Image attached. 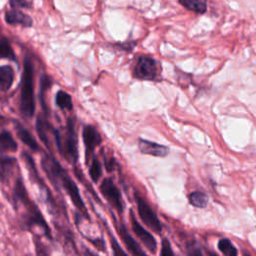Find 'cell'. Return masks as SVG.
<instances>
[{
  "label": "cell",
  "instance_id": "cell-24",
  "mask_svg": "<svg viewBox=\"0 0 256 256\" xmlns=\"http://www.w3.org/2000/svg\"><path fill=\"white\" fill-rule=\"evenodd\" d=\"M89 175L93 182H98L99 178L102 175V165L100 161L97 158H93L91 161V164L89 166Z\"/></svg>",
  "mask_w": 256,
  "mask_h": 256
},
{
  "label": "cell",
  "instance_id": "cell-28",
  "mask_svg": "<svg viewBox=\"0 0 256 256\" xmlns=\"http://www.w3.org/2000/svg\"><path fill=\"white\" fill-rule=\"evenodd\" d=\"M10 5L12 8H30V6L32 5L31 2H27V1H19V0H15V1H10Z\"/></svg>",
  "mask_w": 256,
  "mask_h": 256
},
{
  "label": "cell",
  "instance_id": "cell-18",
  "mask_svg": "<svg viewBox=\"0 0 256 256\" xmlns=\"http://www.w3.org/2000/svg\"><path fill=\"white\" fill-rule=\"evenodd\" d=\"M52 85V79L50 78L49 75L47 74H42L41 78H40V94H39V99H40V103L42 105V108L44 110L45 113H47V104L45 101L46 98V93L49 91V89L51 88Z\"/></svg>",
  "mask_w": 256,
  "mask_h": 256
},
{
  "label": "cell",
  "instance_id": "cell-16",
  "mask_svg": "<svg viewBox=\"0 0 256 256\" xmlns=\"http://www.w3.org/2000/svg\"><path fill=\"white\" fill-rule=\"evenodd\" d=\"M17 162L13 157H0V180L6 181L12 174Z\"/></svg>",
  "mask_w": 256,
  "mask_h": 256
},
{
  "label": "cell",
  "instance_id": "cell-17",
  "mask_svg": "<svg viewBox=\"0 0 256 256\" xmlns=\"http://www.w3.org/2000/svg\"><path fill=\"white\" fill-rule=\"evenodd\" d=\"M18 149V145L13 136L8 131L0 133V153L15 152Z\"/></svg>",
  "mask_w": 256,
  "mask_h": 256
},
{
  "label": "cell",
  "instance_id": "cell-30",
  "mask_svg": "<svg viewBox=\"0 0 256 256\" xmlns=\"http://www.w3.org/2000/svg\"><path fill=\"white\" fill-rule=\"evenodd\" d=\"M207 254H208V256H219V255H217L215 252H213V251H207Z\"/></svg>",
  "mask_w": 256,
  "mask_h": 256
},
{
  "label": "cell",
  "instance_id": "cell-26",
  "mask_svg": "<svg viewBox=\"0 0 256 256\" xmlns=\"http://www.w3.org/2000/svg\"><path fill=\"white\" fill-rule=\"evenodd\" d=\"M186 254L187 256H203L201 249L195 242H188L186 244Z\"/></svg>",
  "mask_w": 256,
  "mask_h": 256
},
{
  "label": "cell",
  "instance_id": "cell-4",
  "mask_svg": "<svg viewBox=\"0 0 256 256\" xmlns=\"http://www.w3.org/2000/svg\"><path fill=\"white\" fill-rule=\"evenodd\" d=\"M20 112L23 116L31 118L35 111L34 100V67L29 57L23 60V73L20 91Z\"/></svg>",
  "mask_w": 256,
  "mask_h": 256
},
{
  "label": "cell",
  "instance_id": "cell-7",
  "mask_svg": "<svg viewBox=\"0 0 256 256\" xmlns=\"http://www.w3.org/2000/svg\"><path fill=\"white\" fill-rule=\"evenodd\" d=\"M99 190L103 197L108 201L112 208H114L119 214H122L124 210V202L122 199V195L118 187L115 185L111 178H105L100 186Z\"/></svg>",
  "mask_w": 256,
  "mask_h": 256
},
{
  "label": "cell",
  "instance_id": "cell-14",
  "mask_svg": "<svg viewBox=\"0 0 256 256\" xmlns=\"http://www.w3.org/2000/svg\"><path fill=\"white\" fill-rule=\"evenodd\" d=\"M36 130L41 141L49 148L50 147L49 135L51 132L53 133L54 128L50 125V123L46 119H44L42 116L39 115L36 120Z\"/></svg>",
  "mask_w": 256,
  "mask_h": 256
},
{
  "label": "cell",
  "instance_id": "cell-23",
  "mask_svg": "<svg viewBox=\"0 0 256 256\" xmlns=\"http://www.w3.org/2000/svg\"><path fill=\"white\" fill-rule=\"evenodd\" d=\"M218 249L225 256H237L238 251L232 242L227 238H222L218 241Z\"/></svg>",
  "mask_w": 256,
  "mask_h": 256
},
{
  "label": "cell",
  "instance_id": "cell-11",
  "mask_svg": "<svg viewBox=\"0 0 256 256\" xmlns=\"http://www.w3.org/2000/svg\"><path fill=\"white\" fill-rule=\"evenodd\" d=\"M138 147L141 153L156 156V157H164L169 153L168 147L155 142L144 140V139H139Z\"/></svg>",
  "mask_w": 256,
  "mask_h": 256
},
{
  "label": "cell",
  "instance_id": "cell-13",
  "mask_svg": "<svg viewBox=\"0 0 256 256\" xmlns=\"http://www.w3.org/2000/svg\"><path fill=\"white\" fill-rule=\"evenodd\" d=\"M15 130L17 133L18 138L32 151H39L40 147L37 143V141L35 140V138L32 136V134L23 126L21 125L19 122L15 123Z\"/></svg>",
  "mask_w": 256,
  "mask_h": 256
},
{
  "label": "cell",
  "instance_id": "cell-31",
  "mask_svg": "<svg viewBox=\"0 0 256 256\" xmlns=\"http://www.w3.org/2000/svg\"><path fill=\"white\" fill-rule=\"evenodd\" d=\"M86 256H97V255H95L94 253H92V252L89 251V250H86Z\"/></svg>",
  "mask_w": 256,
  "mask_h": 256
},
{
  "label": "cell",
  "instance_id": "cell-32",
  "mask_svg": "<svg viewBox=\"0 0 256 256\" xmlns=\"http://www.w3.org/2000/svg\"><path fill=\"white\" fill-rule=\"evenodd\" d=\"M243 256H251V255H249V254H247V253H246V254H245V255H243Z\"/></svg>",
  "mask_w": 256,
  "mask_h": 256
},
{
  "label": "cell",
  "instance_id": "cell-22",
  "mask_svg": "<svg viewBox=\"0 0 256 256\" xmlns=\"http://www.w3.org/2000/svg\"><path fill=\"white\" fill-rule=\"evenodd\" d=\"M179 4L184 6L186 9L194 11L196 13H204L207 9V4L204 1H194V0H181L179 1Z\"/></svg>",
  "mask_w": 256,
  "mask_h": 256
},
{
  "label": "cell",
  "instance_id": "cell-29",
  "mask_svg": "<svg viewBox=\"0 0 256 256\" xmlns=\"http://www.w3.org/2000/svg\"><path fill=\"white\" fill-rule=\"evenodd\" d=\"M104 163H105V167H106V170L111 172L114 170L115 168V160L113 158L111 159H107V157L104 156Z\"/></svg>",
  "mask_w": 256,
  "mask_h": 256
},
{
  "label": "cell",
  "instance_id": "cell-25",
  "mask_svg": "<svg viewBox=\"0 0 256 256\" xmlns=\"http://www.w3.org/2000/svg\"><path fill=\"white\" fill-rule=\"evenodd\" d=\"M108 234H109V239H110V244H111V249H112V254L113 256H129L122 248L121 246L118 244L117 240L115 239V237L111 234V232L107 229Z\"/></svg>",
  "mask_w": 256,
  "mask_h": 256
},
{
  "label": "cell",
  "instance_id": "cell-15",
  "mask_svg": "<svg viewBox=\"0 0 256 256\" xmlns=\"http://www.w3.org/2000/svg\"><path fill=\"white\" fill-rule=\"evenodd\" d=\"M14 77V69L10 65L0 66V91L9 90L13 84Z\"/></svg>",
  "mask_w": 256,
  "mask_h": 256
},
{
  "label": "cell",
  "instance_id": "cell-2",
  "mask_svg": "<svg viewBox=\"0 0 256 256\" xmlns=\"http://www.w3.org/2000/svg\"><path fill=\"white\" fill-rule=\"evenodd\" d=\"M13 198L16 202V205L21 203L25 208V213L23 216L25 224L30 227H33V226L40 227L43 230L44 234L47 237L51 238V232H50L49 226L47 225L44 217L42 216L41 212L38 210L37 206L29 199L26 188L21 178H18L15 182V186L13 190Z\"/></svg>",
  "mask_w": 256,
  "mask_h": 256
},
{
  "label": "cell",
  "instance_id": "cell-21",
  "mask_svg": "<svg viewBox=\"0 0 256 256\" xmlns=\"http://www.w3.org/2000/svg\"><path fill=\"white\" fill-rule=\"evenodd\" d=\"M189 202L192 206L197 208H204L208 203V196L200 191L192 192L188 195Z\"/></svg>",
  "mask_w": 256,
  "mask_h": 256
},
{
  "label": "cell",
  "instance_id": "cell-10",
  "mask_svg": "<svg viewBox=\"0 0 256 256\" xmlns=\"http://www.w3.org/2000/svg\"><path fill=\"white\" fill-rule=\"evenodd\" d=\"M112 218L116 227V230L118 232V235L120 237V239L122 240V242L124 243L126 249L128 250V252H130L132 254V256H148L140 247V245L136 242V240L131 236V234L129 233V231L127 230L126 226L123 223H118L115 219L114 214H112Z\"/></svg>",
  "mask_w": 256,
  "mask_h": 256
},
{
  "label": "cell",
  "instance_id": "cell-27",
  "mask_svg": "<svg viewBox=\"0 0 256 256\" xmlns=\"http://www.w3.org/2000/svg\"><path fill=\"white\" fill-rule=\"evenodd\" d=\"M160 256H175L174 252L171 248L170 242L168 239L164 238L161 242V249H160Z\"/></svg>",
  "mask_w": 256,
  "mask_h": 256
},
{
  "label": "cell",
  "instance_id": "cell-20",
  "mask_svg": "<svg viewBox=\"0 0 256 256\" xmlns=\"http://www.w3.org/2000/svg\"><path fill=\"white\" fill-rule=\"evenodd\" d=\"M0 59H9L14 62L17 61L14 50L7 38L0 40Z\"/></svg>",
  "mask_w": 256,
  "mask_h": 256
},
{
  "label": "cell",
  "instance_id": "cell-6",
  "mask_svg": "<svg viewBox=\"0 0 256 256\" xmlns=\"http://www.w3.org/2000/svg\"><path fill=\"white\" fill-rule=\"evenodd\" d=\"M134 199L137 205V210H138V214L141 221L147 227H149L152 231L158 234L161 233L162 231L161 222L157 214L155 213V211L149 205V203L138 192H134Z\"/></svg>",
  "mask_w": 256,
  "mask_h": 256
},
{
  "label": "cell",
  "instance_id": "cell-5",
  "mask_svg": "<svg viewBox=\"0 0 256 256\" xmlns=\"http://www.w3.org/2000/svg\"><path fill=\"white\" fill-rule=\"evenodd\" d=\"M161 72L160 63L147 55H142L138 58L134 69L133 76L140 80L154 81L159 78Z\"/></svg>",
  "mask_w": 256,
  "mask_h": 256
},
{
  "label": "cell",
  "instance_id": "cell-3",
  "mask_svg": "<svg viewBox=\"0 0 256 256\" xmlns=\"http://www.w3.org/2000/svg\"><path fill=\"white\" fill-rule=\"evenodd\" d=\"M56 146L61 156L70 164L78 160V137L75 128V118H69L62 130L54 129Z\"/></svg>",
  "mask_w": 256,
  "mask_h": 256
},
{
  "label": "cell",
  "instance_id": "cell-19",
  "mask_svg": "<svg viewBox=\"0 0 256 256\" xmlns=\"http://www.w3.org/2000/svg\"><path fill=\"white\" fill-rule=\"evenodd\" d=\"M55 103L62 110L72 111V109H73V102H72V98H71L70 94H68L67 92H65L63 90H59L56 93Z\"/></svg>",
  "mask_w": 256,
  "mask_h": 256
},
{
  "label": "cell",
  "instance_id": "cell-33",
  "mask_svg": "<svg viewBox=\"0 0 256 256\" xmlns=\"http://www.w3.org/2000/svg\"><path fill=\"white\" fill-rule=\"evenodd\" d=\"M0 118H1V116H0Z\"/></svg>",
  "mask_w": 256,
  "mask_h": 256
},
{
  "label": "cell",
  "instance_id": "cell-9",
  "mask_svg": "<svg viewBox=\"0 0 256 256\" xmlns=\"http://www.w3.org/2000/svg\"><path fill=\"white\" fill-rule=\"evenodd\" d=\"M129 216H130L131 228L134 234L141 241V243L146 247V249H148L151 253H155L157 249V243L155 238L142 225H140V223L137 221L134 215V212L132 210L129 211Z\"/></svg>",
  "mask_w": 256,
  "mask_h": 256
},
{
  "label": "cell",
  "instance_id": "cell-8",
  "mask_svg": "<svg viewBox=\"0 0 256 256\" xmlns=\"http://www.w3.org/2000/svg\"><path fill=\"white\" fill-rule=\"evenodd\" d=\"M82 137L85 147V162L88 165L93 156L95 148L102 143V137L93 125H85L83 127Z\"/></svg>",
  "mask_w": 256,
  "mask_h": 256
},
{
  "label": "cell",
  "instance_id": "cell-1",
  "mask_svg": "<svg viewBox=\"0 0 256 256\" xmlns=\"http://www.w3.org/2000/svg\"><path fill=\"white\" fill-rule=\"evenodd\" d=\"M41 166L51 183L56 188L62 187L66 191L67 195L70 197L72 203L78 209V211H80V213L84 217L89 218L88 211L81 198L77 185L68 175V173L63 169L60 163L52 155L47 154L42 158Z\"/></svg>",
  "mask_w": 256,
  "mask_h": 256
},
{
  "label": "cell",
  "instance_id": "cell-12",
  "mask_svg": "<svg viewBox=\"0 0 256 256\" xmlns=\"http://www.w3.org/2000/svg\"><path fill=\"white\" fill-rule=\"evenodd\" d=\"M4 19L10 25H21L23 27H31L33 23V20L30 16L17 9L7 11L5 13Z\"/></svg>",
  "mask_w": 256,
  "mask_h": 256
}]
</instances>
